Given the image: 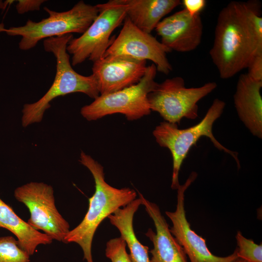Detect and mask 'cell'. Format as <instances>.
Segmentation results:
<instances>
[{
  "mask_svg": "<svg viewBox=\"0 0 262 262\" xmlns=\"http://www.w3.org/2000/svg\"><path fill=\"white\" fill-rule=\"evenodd\" d=\"M79 162L91 173L95 181L94 194L89 198V208L82 222L70 230L64 243H75L82 248L83 259L94 262L92 245L94 234L99 225L118 209L136 199V191L130 188L118 189L105 180L103 167L90 155L82 151Z\"/></svg>",
  "mask_w": 262,
  "mask_h": 262,
  "instance_id": "2",
  "label": "cell"
},
{
  "mask_svg": "<svg viewBox=\"0 0 262 262\" xmlns=\"http://www.w3.org/2000/svg\"><path fill=\"white\" fill-rule=\"evenodd\" d=\"M126 243L121 237L113 238L106 243L105 255L112 262H131L126 251Z\"/></svg>",
  "mask_w": 262,
  "mask_h": 262,
  "instance_id": "21",
  "label": "cell"
},
{
  "mask_svg": "<svg viewBox=\"0 0 262 262\" xmlns=\"http://www.w3.org/2000/svg\"><path fill=\"white\" fill-rule=\"evenodd\" d=\"M157 71L154 64L147 66L138 83L115 92L100 95L92 103L83 106L81 114L88 121L117 113L130 121L148 115L151 111L147 95L157 83L155 81Z\"/></svg>",
  "mask_w": 262,
  "mask_h": 262,
  "instance_id": "6",
  "label": "cell"
},
{
  "mask_svg": "<svg viewBox=\"0 0 262 262\" xmlns=\"http://www.w3.org/2000/svg\"><path fill=\"white\" fill-rule=\"evenodd\" d=\"M45 1L44 0H17L16 9L20 14L29 11L39 10L41 5Z\"/></svg>",
  "mask_w": 262,
  "mask_h": 262,
  "instance_id": "23",
  "label": "cell"
},
{
  "mask_svg": "<svg viewBox=\"0 0 262 262\" xmlns=\"http://www.w3.org/2000/svg\"><path fill=\"white\" fill-rule=\"evenodd\" d=\"M97 5L99 13L96 18L84 33L67 44L66 50L72 55L73 66L87 59L94 62L103 58L113 40L112 33L127 16L123 0H110Z\"/></svg>",
  "mask_w": 262,
  "mask_h": 262,
  "instance_id": "7",
  "label": "cell"
},
{
  "mask_svg": "<svg viewBox=\"0 0 262 262\" xmlns=\"http://www.w3.org/2000/svg\"><path fill=\"white\" fill-rule=\"evenodd\" d=\"M262 81L250 78L247 73L238 78L233 96L237 113L251 133L262 137Z\"/></svg>",
  "mask_w": 262,
  "mask_h": 262,
  "instance_id": "15",
  "label": "cell"
},
{
  "mask_svg": "<svg viewBox=\"0 0 262 262\" xmlns=\"http://www.w3.org/2000/svg\"><path fill=\"white\" fill-rule=\"evenodd\" d=\"M235 262H248L243 259L238 258Z\"/></svg>",
  "mask_w": 262,
  "mask_h": 262,
  "instance_id": "25",
  "label": "cell"
},
{
  "mask_svg": "<svg viewBox=\"0 0 262 262\" xmlns=\"http://www.w3.org/2000/svg\"><path fill=\"white\" fill-rule=\"evenodd\" d=\"M142 204L141 198H136L107 217L111 224L118 229L120 237L125 240L130 250L131 262H150L149 248L140 242L133 227L134 214Z\"/></svg>",
  "mask_w": 262,
  "mask_h": 262,
  "instance_id": "18",
  "label": "cell"
},
{
  "mask_svg": "<svg viewBox=\"0 0 262 262\" xmlns=\"http://www.w3.org/2000/svg\"><path fill=\"white\" fill-rule=\"evenodd\" d=\"M171 51L151 33L137 28L126 16L119 33L113 38L103 57L123 55L139 60H149L157 71L167 75L173 69L166 56Z\"/></svg>",
  "mask_w": 262,
  "mask_h": 262,
  "instance_id": "10",
  "label": "cell"
},
{
  "mask_svg": "<svg viewBox=\"0 0 262 262\" xmlns=\"http://www.w3.org/2000/svg\"><path fill=\"white\" fill-rule=\"evenodd\" d=\"M216 87V82H209L198 87L187 88L184 79L177 76L157 83L147 99L151 111L158 113L165 121L177 124L183 117L196 118L197 102Z\"/></svg>",
  "mask_w": 262,
  "mask_h": 262,
  "instance_id": "8",
  "label": "cell"
},
{
  "mask_svg": "<svg viewBox=\"0 0 262 262\" xmlns=\"http://www.w3.org/2000/svg\"><path fill=\"white\" fill-rule=\"evenodd\" d=\"M138 193L156 229V232L149 229L145 234L153 245L150 251L152 255L150 262H188L184 249L170 232L159 207L145 198L139 192Z\"/></svg>",
  "mask_w": 262,
  "mask_h": 262,
  "instance_id": "14",
  "label": "cell"
},
{
  "mask_svg": "<svg viewBox=\"0 0 262 262\" xmlns=\"http://www.w3.org/2000/svg\"><path fill=\"white\" fill-rule=\"evenodd\" d=\"M147 61L123 55L104 56L93 62L92 75L100 95L115 92L138 83L147 70Z\"/></svg>",
  "mask_w": 262,
  "mask_h": 262,
  "instance_id": "12",
  "label": "cell"
},
{
  "mask_svg": "<svg viewBox=\"0 0 262 262\" xmlns=\"http://www.w3.org/2000/svg\"><path fill=\"white\" fill-rule=\"evenodd\" d=\"M127 16L141 30L148 33L166 15L181 3L179 0H123Z\"/></svg>",
  "mask_w": 262,
  "mask_h": 262,
  "instance_id": "16",
  "label": "cell"
},
{
  "mask_svg": "<svg viewBox=\"0 0 262 262\" xmlns=\"http://www.w3.org/2000/svg\"><path fill=\"white\" fill-rule=\"evenodd\" d=\"M44 9L49 14L48 17L38 22L29 19L24 25L8 29L0 25V32H5L11 36H21L19 48L21 50H27L34 48L39 41L44 38L72 33L82 34L99 13L97 5L88 4L82 0L64 12L54 11L47 7Z\"/></svg>",
  "mask_w": 262,
  "mask_h": 262,
  "instance_id": "5",
  "label": "cell"
},
{
  "mask_svg": "<svg viewBox=\"0 0 262 262\" xmlns=\"http://www.w3.org/2000/svg\"><path fill=\"white\" fill-rule=\"evenodd\" d=\"M237 256L248 262H262V245L256 244L252 240L245 237L240 231L235 236Z\"/></svg>",
  "mask_w": 262,
  "mask_h": 262,
  "instance_id": "20",
  "label": "cell"
},
{
  "mask_svg": "<svg viewBox=\"0 0 262 262\" xmlns=\"http://www.w3.org/2000/svg\"><path fill=\"white\" fill-rule=\"evenodd\" d=\"M197 174L192 172L185 182L177 189V204L174 212H165L171 220L172 226L170 231L179 244L182 247L191 262H235L239 258L236 248L231 254L217 256L209 250L206 240L197 234L191 228L184 208V193L196 179Z\"/></svg>",
  "mask_w": 262,
  "mask_h": 262,
  "instance_id": "11",
  "label": "cell"
},
{
  "mask_svg": "<svg viewBox=\"0 0 262 262\" xmlns=\"http://www.w3.org/2000/svg\"><path fill=\"white\" fill-rule=\"evenodd\" d=\"M0 227L14 234L21 248L30 256L34 254L38 246L49 245L53 241L47 234L34 229L20 218L0 198Z\"/></svg>",
  "mask_w": 262,
  "mask_h": 262,
  "instance_id": "17",
  "label": "cell"
},
{
  "mask_svg": "<svg viewBox=\"0 0 262 262\" xmlns=\"http://www.w3.org/2000/svg\"><path fill=\"white\" fill-rule=\"evenodd\" d=\"M248 76L254 80L262 81V54L255 56L247 67Z\"/></svg>",
  "mask_w": 262,
  "mask_h": 262,
  "instance_id": "22",
  "label": "cell"
},
{
  "mask_svg": "<svg viewBox=\"0 0 262 262\" xmlns=\"http://www.w3.org/2000/svg\"><path fill=\"white\" fill-rule=\"evenodd\" d=\"M203 29L200 14L191 16L184 8L164 18L155 30L161 42L171 51L187 52L199 45Z\"/></svg>",
  "mask_w": 262,
  "mask_h": 262,
  "instance_id": "13",
  "label": "cell"
},
{
  "mask_svg": "<svg viewBox=\"0 0 262 262\" xmlns=\"http://www.w3.org/2000/svg\"><path fill=\"white\" fill-rule=\"evenodd\" d=\"M14 195L28 209L30 217L27 222L30 226L43 231L52 240L64 242L70 226L56 207L51 185L32 181L16 188Z\"/></svg>",
  "mask_w": 262,
  "mask_h": 262,
  "instance_id": "9",
  "label": "cell"
},
{
  "mask_svg": "<svg viewBox=\"0 0 262 262\" xmlns=\"http://www.w3.org/2000/svg\"><path fill=\"white\" fill-rule=\"evenodd\" d=\"M261 7L256 0L232 1L220 11L209 53L221 78L234 77L262 54Z\"/></svg>",
  "mask_w": 262,
  "mask_h": 262,
  "instance_id": "1",
  "label": "cell"
},
{
  "mask_svg": "<svg viewBox=\"0 0 262 262\" xmlns=\"http://www.w3.org/2000/svg\"><path fill=\"white\" fill-rule=\"evenodd\" d=\"M72 38V34H66L44 41V49L53 53L56 58V74L52 85L41 98L35 102L24 105L21 117L23 127L40 122L44 113L50 107V101L58 97L80 92L95 99L100 95L94 76L82 75L72 67L66 48Z\"/></svg>",
  "mask_w": 262,
  "mask_h": 262,
  "instance_id": "3",
  "label": "cell"
},
{
  "mask_svg": "<svg viewBox=\"0 0 262 262\" xmlns=\"http://www.w3.org/2000/svg\"><path fill=\"white\" fill-rule=\"evenodd\" d=\"M205 0H183L184 9L191 15L199 14L206 5Z\"/></svg>",
  "mask_w": 262,
  "mask_h": 262,
  "instance_id": "24",
  "label": "cell"
},
{
  "mask_svg": "<svg viewBox=\"0 0 262 262\" xmlns=\"http://www.w3.org/2000/svg\"><path fill=\"white\" fill-rule=\"evenodd\" d=\"M225 102L215 98L203 119L197 124L185 129H180L177 124L166 121L161 122L153 131L156 142L162 147L167 148L173 159V172L171 187L177 190L180 185L179 174L181 165L192 146L202 136L208 137L214 146L231 156L237 167L240 168L237 152L221 145L213 133L214 122L220 117L225 107Z\"/></svg>",
  "mask_w": 262,
  "mask_h": 262,
  "instance_id": "4",
  "label": "cell"
},
{
  "mask_svg": "<svg viewBox=\"0 0 262 262\" xmlns=\"http://www.w3.org/2000/svg\"><path fill=\"white\" fill-rule=\"evenodd\" d=\"M30 257L14 237H0V262H30Z\"/></svg>",
  "mask_w": 262,
  "mask_h": 262,
  "instance_id": "19",
  "label": "cell"
}]
</instances>
